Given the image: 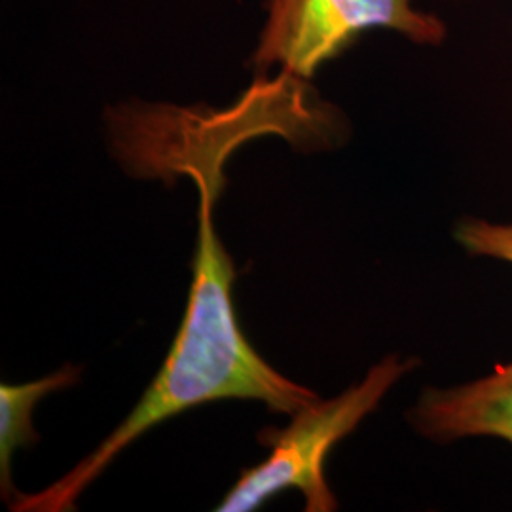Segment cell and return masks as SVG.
Here are the masks:
<instances>
[{"label": "cell", "instance_id": "6da1fadb", "mask_svg": "<svg viewBox=\"0 0 512 512\" xmlns=\"http://www.w3.org/2000/svg\"><path fill=\"white\" fill-rule=\"evenodd\" d=\"M194 173L202 192L194 279L164 366L128 418L88 458L40 494L16 495L12 511H71L82 490L133 440L188 408L239 399L260 401L274 412L293 416L319 399L308 387L279 374L245 340L232 302L234 262L213 226L217 181Z\"/></svg>", "mask_w": 512, "mask_h": 512}, {"label": "cell", "instance_id": "7a4b0ae2", "mask_svg": "<svg viewBox=\"0 0 512 512\" xmlns=\"http://www.w3.org/2000/svg\"><path fill=\"white\" fill-rule=\"evenodd\" d=\"M418 365L416 357L385 355L359 384L351 385L342 395L329 401L317 399L298 410L289 427L262 429L258 440L270 446L272 454L264 463L241 473L217 511H253L287 490L304 494L306 511H336L338 503L325 478L330 450L353 433L380 406L387 391Z\"/></svg>", "mask_w": 512, "mask_h": 512}, {"label": "cell", "instance_id": "3957f363", "mask_svg": "<svg viewBox=\"0 0 512 512\" xmlns=\"http://www.w3.org/2000/svg\"><path fill=\"white\" fill-rule=\"evenodd\" d=\"M387 27L418 44H439L446 27L416 12L410 0H270V19L255 55L268 69L281 63L298 78H311L365 31Z\"/></svg>", "mask_w": 512, "mask_h": 512}, {"label": "cell", "instance_id": "277c9868", "mask_svg": "<svg viewBox=\"0 0 512 512\" xmlns=\"http://www.w3.org/2000/svg\"><path fill=\"white\" fill-rule=\"evenodd\" d=\"M406 420L439 446L476 437L512 446V361L467 384L425 387Z\"/></svg>", "mask_w": 512, "mask_h": 512}, {"label": "cell", "instance_id": "5b68a950", "mask_svg": "<svg viewBox=\"0 0 512 512\" xmlns=\"http://www.w3.org/2000/svg\"><path fill=\"white\" fill-rule=\"evenodd\" d=\"M80 378L78 366H63L54 374L29 384L0 385V486L2 497L10 505L18 494L12 484V458L18 448L33 446L40 435L33 427V412L46 395L74 385Z\"/></svg>", "mask_w": 512, "mask_h": 512}, {"label": "cell", "instance_id": "8992f818", "mask_svg": "<svg viewBox=\"0 0 512 512\" xmlns=\"http://www.w3.org/2000/svg\"><path fill=\"white\" fill-rule=\"evenodd\" d=\"M454 239L467 255L512 264V222L465 215L456 222Z\"/></svg>", "mask_w": 512, "mask_h": 512}]
</instances>
